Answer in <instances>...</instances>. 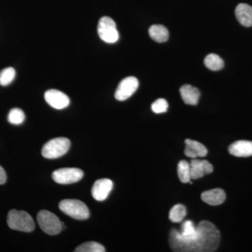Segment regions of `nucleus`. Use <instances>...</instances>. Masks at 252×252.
I'll return each instance as SVG.
<instances>
[{
    "mask_svg": "<svg viewBox=\"0 0 252 252\" xmlns=\"http://www.w3.org/2000/svg\"><path fill=\"white\" fill-rule=\"evenodd\" d=\"M97 33L99 38L108 44H114L119 40V34L117 25L114 20L108 16H104L99 19Z\"/></svg>",
    "mask_w": 252,
    "mask_h": 252,
    "instance_id": "nucleus-6",
    "label": "nucleus"
},
{
    "mask_svg": "<svg viewBox=\"0 0 252 252\" xmlns=\"http://www.w3.org/2000/svg\"><path fill=\"white\" fill-rule=\"evenodd\" d=\"M226 195L221 189H211L201 194V199L205 203L212 206L221 205L224 203Z\"/></svg>",
    "mask_w": 252,
    "mask_h": 252,
    "instance_id": "nucleus-12",
    "label": "nucleus"
},
{
    "mask_svg": "<svg viewBox=\"0 0 252 252\" xmlns=\"http://www.w3.org/2000/svg\"><path fill=\"white\" fill-rule=\"evenodd\" d=\"M6 172L3 167L0 166V185H3L6 182Z\"/></svg>",
    "mask_w": 252,
    "mask_h": 252,
    "instance_id": "nucleus-26",
    "label": "nucleus"
},
{
    "mask_svg": "<svg viewBox=\"0 0 252 252\" xmlns=\"http://www.w3.org/2000/svg\"><path fill=\"white\" fill-rule=\"evenodd\" d=\"M16 77V71L13 67H6L0 72V85L6 86L11 84Z\"/></svg>",
    "mask_w": 252,
    "mask_h": 252,
    "instance_id": "nucleus-22",
    "label": "nucleus"
},
{
    "mask_svg": "<svg viewBox=\"0 0 252 252\" xmlns=\"http://www.w3.org/2000/svg\"><path fill=\"white\" fill-rule=\"evenodd\" d=\"M213 165L206 160L193 158L190 161V177L192 180H198L213 172Z\"/></svg>",
    "mask_w": 252,
    "mask_h": 252,
    "instance_id": "nucleus-10",
    "label": "nucleus"
},
{
    "mask_svg": "<svg viewBox=\"0 0 252 252\" xmlns=\"http://www.w3.org/2000/svg\"><path fill=\"white\" fill-rule=\"evenodd\" d=\"M168 109V103L165 99H158L152 104V111L156 114H162L166 112Z\"/></svg>",
    "mask_w": 252,
    "mask_h": 252,
    "instance_id": "nucleus-24",
    "label": "nucleus"
},
{
    "mask_svg": "<svg viewBox=\"0 0 252 252\" xmlns=\"http://www.w3.org/2000/svg\"><path fill=\"white\" fill-rule=\"evenodd\" d=\"M228 152L236 157H249L252 156V142L251 141H237L230 144Z\"/></svg>",
    "mask_w": 252,
    "mask_h": 252,
    "instance_id": "nucleus-13",
    "label": "nucleus"
},
{
    "mask_svg": "<svg viewBox=\"0 0 252 252\" xmlns=\"http://www.w3.org/2000/svg\"><path fill=\"white\" fill-rule=\"evenodd\" d=\"M139 81L137 78L129 77L121 81L115 92V98L124 101L130 97L138 89Z\"/></svg>",
    "mask_w": 252,
    "mask_h": 252,
    "instance_id": "nucleus-8",
    "label": "nucleus"
},
{
    "mask_svg": "<svg viewBox=\"0 0 252 252\" xmlns=\"http://www.w3.org/2000/svg\"><path fill=\"white\" fill-rule=\"evenodd\" d=\"M220 235L211 222L203 220L196 227L193 234L182 236L176 229L170 231L169 243L174 252H212L220 245Z\"/></svg>",
    "mask_w": 252,
    "mask_h": 252,
    "instance_id": "nucleus-1",
    "label": "nucleus"
},
{
    "mask_svg": "<svg viewBox=\"0 0 252 252\" xmlns=\"http://www.w3.org/2000/svg\"><path fill=\"white\" fill-rule=\"evenodd\" d=\"M25 119H26V116L21 109H12L8 115V122L13 125H21L24 122Z\"/></svg>",
    "mask_w": 252,
    "mask_h": 252,
    "instance_id": "nucleus-23",
    "label": "nucleus"
},
{
    "mask_svg": "<svg viewBox=\"0 0 252 252\" xmlns=\"http://www.w3.org/2000/svg\"><path fill=\"white\" fill-rule=\"evenodd\" d=\"M44 98L51 107L56 109L66 108L70 103V100L67 94H64L62 91L55 89L46 91L44 94Z\"/></svg>",
    "mask_w": 252,
    "mask_h": 252,
    "instance_id": "nucleus-9",
    "label": "nucleus"
},
{
    "mask_svg": "<svg viewBox=\"0 0 252 252\" xmlns=\"http://www.w3.org/2000/svg\"><path fill=\"white\" fill-rule=\"evenodd\" d=\"M149 36L153 40L158 43L165 42L169 39V32L165 26L154 25L149 30Z\"/></svg>",
    "mask_w": 252,
    "mask_h": 252,
    "instance_id": "nucleus-17",
    "label": "nucleus"
},
{
    "mask_svg": "<svg viewBox=\"0 0 252 252\" xmlns=\"http://www.w3.org/2000/svg\"><path fill=\"white\" fill-rule=\"evenodd\" d=\"M196 230V227L194 225L193 221L190 220H185L182 225V231L180 232L182 236H189L193 234Z\"/></svg>",
    "mask_w": 252,
    "mask_h": 252,
    "instance_id": "nucleus-25",
    "label": "nucleus"
},
{
    "mask_svg": "<svg viewBox=\"0 0 252 252\" xmlns=\"http://www.w3.org/2000/svg\"><path fill=\"white\" fill-rule=\"evenodd\" d=\"M205 65L212 71H219L224 67V62L218 55L210 54L206 56L204 61Z\"/></svg>",
    "mask_w": 252,
    "mask_h": 252,
    "instance_id": "nucleus-18",
    "label": "nucleus"
},
{
    "mask_svg": "<svg viewBox=\"0 0 252 252\" xmlns=\"http://www.w3.org/2000/svg\"><path fill=\"white\" fill-rule=\"evenodd\" d=\"M177 173L179 179L182 183H189L191 180L190 177V163L187 160H182L178 163Z\"/></svg>",
    "mask_w": 252,
    "mask_h": 252,
    "instance_id": "nucleus-19",
    "label": "nucleus"
},
{
    "mask_svg": "<svg viewBox=\"0 0 252 252\" xmlns=\"http://www.w3.org/2000/svg\"><path fill=\"white\" fill-rule=\"evenodd\" d=\"M59 208L65 215L77 220H86L90 216V212L85 204L80 200L66 199L59 204Z\"/></svg>",
    "mask_w": 252,
    "mask_h": 252,
    "instance_id": "nucleus-3",
    "label": "nucleus"
},
{
    "mask_svg": "<svg viewBox=\"0 0 252 252\" xmlns=\"http://www.w3.org/2000/svg\"><path fill=\"white\" fill-rule=\"evenodd\" d=\"M8 225L11 229L30 233L34 229V220L28 212L11 210L8 214Z\"/></svg>",
    "mask_w": 252,
    "mask_h": 252,
    "instance_id": "nucleus-2",
    "label": "nucleus"
},
{
    "mask_svg": "<svg viewBox=\"0 0 252 252\" xmlns=\"http://www.w3.org/2000/svg\"><path fill=\"white\" fill-rule=\"evenodd\" d=\"M113 189V182L109 179H101L94 182L91 190L93 197L97 201H103Z\"/></svg>",
    "mask_w": 252,
    "mask_h": 252,
    "instance_id": "nucleus-11",
    "label": "nucleus"
},
{
    "mask_svg": "<svg viewBox=\"0 0 252 252\" xmlns=\"http://www.w3.org/2000/svg\"><path fill=\"white\" fill-rule=\"evenodd\" d=\"M235 16L240 24L245 27L252 26V6L244 4H238L235 9Z\"/></svg>",
    "mask_w": 252,
    "mask_h": 252,
    "instance_id": "nucleus-15",
    "label": "nucleus"
},
{
    "mask_svg": "<svg viewBox=\"0 0 252 252\" xmlns=\"http://www.w3.org/2000/svg\"><path fill=\"white\" fill-rule=\"evenodd\" d=\"M36 220L41 230L46 234L58 235L63 230L62 222L56 215L47 210H41L39 212Z\"/></svg>",
    "mask_w": 252,
    "mask_h": 252,
    "instance_id": "nucleus-5",
    "label": "nucleus"
},
{
    "mask_svg": "<svg viewBox=\"0 0 252 252\" xmlns=\"http://www.w3.org/2000/svg\"><path fill=\"white\" fill-rule=\"evenodd\" d=\"M185 155L190 158H197L198 157H205L207 154V149L203 144L197 141L187 139L185 140Z\"/></svg>",
    "mask_w": 252,
    "mask_h": 252,
    "instance_id": "nucleus-14",
    "label": "nucleus"
},
{
    "mask_svg": "<svg viewBox=\"0 0 252 252\" xmlns=\"http://www.w3.org/2000/svg\"><path fill=\"white\" fill-rule=\"evenodd\" d=\"M84 177V172L79 168L67 167L55 170L52 174L53 180L61 185H69L79 182Z\"/></svg>",
    "mask_w": 252,
    "mask_h": 252,
    "instance_id": "nucleus-7",
    "label": "nucleus"
},
{
    "mask_svg": "<svg viewBox=\"0 0 252 252\" xmlns=\"http://www.w3.org/2000/svg\"><path fill=\"white\" fill-rule=\"evenodd\" d=\"M76 252H104L105 248L95 242H88L81 244L75 250Z\"/></svg>",
    "mask_w": 252,
    "mask_h": 252,
    "instance_id": "nucleus-21",
    "label": "nucleus"
},
{
    "mask_svg": "<svg viewBox=\"0 0 252 252\" xmlns=\"http://www.w3.org/2000/svg\"><path fill=\"white\" fill-rule=\"evenodd\" d=\"M180 94L185 103L189 105H196L198 103L200 93L197 88L193 86L184 85L180 88Z\"/></svg>",
    "mask_w": 252,
    "mask_h": 252,
    "instance_id": "nucleus-16",
    "label": "nucleus"
},
{
    "mask_svg": "<svg viewBox=\"0 0 252 252\" xmlns=\"http://www.w3.org/2000/svg\"><path fill=\"white\" fill-rule=\"evenodd\" d=\"M187 215V209L182 204H177L175 205L169 214V219L174 223H180L182 221Z\"/></svg>",
    "mask_w": 252,
    "mask_h": 252,
    "instance_id": "nucleus-20",
    "label": "nucleus"
},
{
    "mask_svg": "<svg viewBox=\"0 0 252 252\" xmlns=\"http://www.w3.org/2000/svg\"><path fill=\"white\" fill-rule=\"evenodd\" d=\"M70 144V141L66 137L53 139L44 144L41 150V154L46 158H59L67 153Z\"/></svg>",
    "mask_w": 252,
    "mask_h": 252,
    "instance_id": "nucleus-4",
    "label": "nucleus"
}]
</instances>
